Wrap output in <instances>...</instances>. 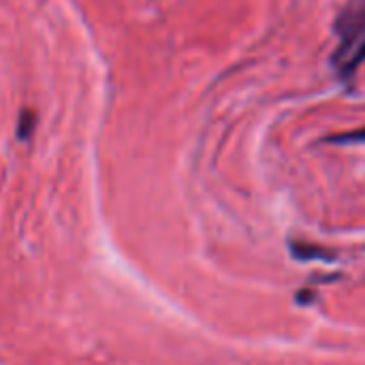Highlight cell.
Instances as JSON below:
<instances>
[{
    "label": "cell",
    "mask_w": 365,
    "mask_h": 365,
    "mask_svg": "<svg viewBox=\"0 0 365 365\" xmlns=\"http://www.w3.org/2000/svg\"><path fill=\"white\" fill-rule=\"evenodd\" d=\"M340 45L331 64L342 79H351L365 60V0L351 2L336 21Z\"/></svg>",
    "instance_id": "1"
},
{
    "label": "cell",
    "mask_w": 365,
    "mask_h": 365,
    "mask_svg": "<svg viewBox=\"0 0 365 365\" xmlns=\"http://www.w3.org/2000/svg\"><path fill=\"white\" fill-rule=\"evenodd\" d=\"M34 126H36V113L30 111V109L21 111L19 122H17V137L19 139H28L34 133Z\"/></svg>",
    "instance_id": "2"
},
{
    "label": "cell",
    "mask_w": 365,
    "mask_h": 365,
    "mask_svg": "<svg viewBox=\"0 0 365 365\" xmlns=\"http://www.w3.org/2000/svg\"><path fill=\"white\" fill-rule=\"evenodd\" d=\"M293 255L299 257L302 261H310V259H334V255L321 250V248H314V246H306V244H293Z\"/></svg>",
    "instance_id": "3"
},
{
    "label": "cell",
    "mask_w": 365,
    "mask_h": 365,
    "mask_svg": "<svg viewBox=\"0 0 365 365\" xmlns=\"http://www.w3.org/2000/svg\"><path fill=\"white\" fill-rule=\"evenodd\" d=\"M327 141H331V143H365V128L342 133V135H334Z\"/></svg>",
    "instance_id": "4"
}]
</instances>
